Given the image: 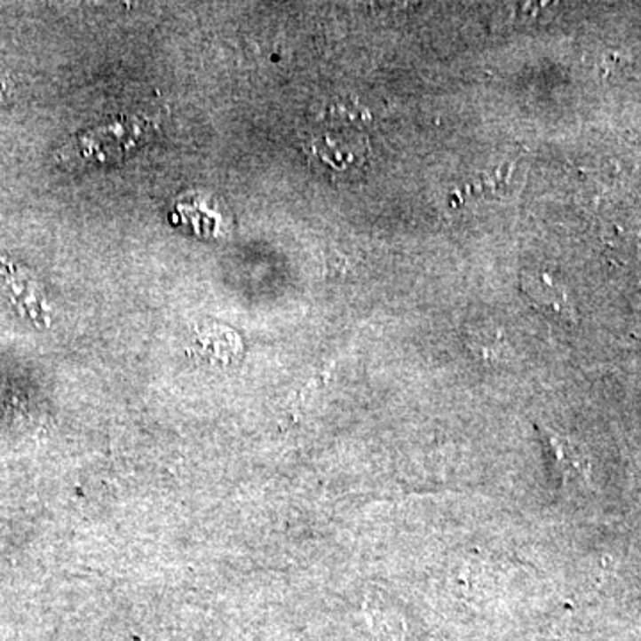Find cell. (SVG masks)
<instances>
[{
  "mask_svg": "<svg viewBox=\"0 0 641 641\" xmlns=\"http://www.w3.org/2000/svg\"><path fill=\"white\" fill-rule=\"evenodd\" d=\"M369 136L362 131L359 118L341 120L310 139V157L327 171L339 175H357L369 159Z\"/></svg>",
  "mask_w": 641,
  "mask_h": 641,
  "instance_id": "1",
  "label": "cell"
},
{
  "mask_svg": "<svg viewBox=\"0 0 641 641\" xmlns=\"http://www.w3.org/2000/svg\"><path fill=\"white\" fill-rule=\"evenodd\" d=\"M549 447L554 455L558 472L566 481H590V460L584 449L566 435L547 431Z\"/></svg>",
  "mask_w": 641,
  "mask_h": 641,
  "instance_id": "2",
  "label": "cell"
}]
</instances>
